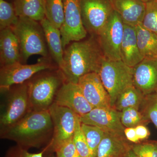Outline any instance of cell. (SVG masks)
I'll use <instances>...</instances> for the list:
<instances>
[{"instance_id": "9a60e30c", "label": "cell", "mask_w": 157, "mask_h": 157, "mask_svg": "<svg viewBox=\"0 0 157 157\" xmlns=\"http://www.w3.org/2000/svg\"><path fill=\"white\" fill-rule=\"evenodd\" d=\"M133 85L144 95L157 91V59H144L133 67Z\"/></svg>"}, {"instance_id": "6da1fadb", "label": "cell", "mask_w": 157, "mask_h": 157, "mask_svg": "<svg viewBox=\"0 0 157 157\" xmlns=\"http://www.w3.org/2000/svg\"><path fill=\"white\" fill-rule=\"evenodd\" d=\"M97 37L72 42L64 51L63 63L59 70L67 82L78 83L80 78L92 73H99L104 58Z\"/></svg>"}, {"instance_id": "5b68a950", "label": "cell", "mask_w": 157, "mask_h": 157, "mask_svg": "<svg viewBox=\"0 0 157 157\" xmlns=\"http://www.w3.org/2000/svg\"><path fill=\"white\" fill-rule=\"evenodd\" d=\"M19 43L21 61L25 63L34 55L48 58V46L40 22L27 17H19L11 27Z\"/></svg>"}, {"instance_id": "4fadbf2b", "label": "cell", "mask_w": 157, "mask_h": 157, "mask_svg": "<svg viewBox=\"0 0 157 157\" xmlns=\"http://www.w3.org/2000/svg\"><path fill=\"white\" fill-rule=\"evenodd\" d=\"M54 104L69 108L78 116L87 114L94 108L85 98L78 83L67 81L59 90Z\"/></svg>"}, {"instance_id": "83f0119b", "label": "cell", "mask_w": 157, "mask_h": 157, "mask_svg": "<svg viewBox=\"0 0 157 157\" xmlns=\"http://www.w3.org/2000/svg\"><path fill=\"white\" fill-rule=\"evenodd\" d=\"M121 120L125 128H135L139 125H147L149 122L145 119L139 109L134 107L121 111Z\"/></svg>"}, {"instance_id": "52a82bcc", "label": "cell", "mask_w": 157, "mask_h": 157, "mask_svg": "<svg viewBox=\"0 0 157 157\" xmlns=\"http://www.w3.org/2000/svg\"><path fill=\"white\" fill-rule=\"evenodd\" d=\"M48 58L42 57L36 63L27 65L21 62L1 67L0 70L1 92L15 85L22 84L35 74L43 70L56 69Z\"/></svg>"}, {"instance_id": "1f68e13d", "label": "cell", "mask_w": 157, "mask_h": 157, "mask_svg": "<svg viewBox=\"0 0 157 157\" xmlns=\"http://www.w3.org/2000/svg\"><path fill=\"white\" fill-rule=\"evenodd\" d=\"M46 148L44 147L42 151L37 153H32L28 150L23 148L16 144L11 147L6 151L4 157H44Z\"/></svg>"}, {"instance_id": "ba28073f", "label": "cell", "mask_w": 157, "mask_h": 157, "mask_svg": "<svg viewBox=\"0 0 157 157\" xmlns=\"http://www.w3.org/2000/svg\"><path fill=\"white\" fill-rule=\"evenodd\" d=\"M53 126V134L50 143L45 147V152H53L60 144L73 138L78 116L67 107L54 104L49 109Z\"/></svg>"}, {"instance_id": "f1b7e54d", "label": "cell", "mask_w": 157, "mask_h": 157, "mask_svg": "<svg viewBox=\"0 0 157 157\" xmlns=\"http://www.w3.org/2000/svg\"><path fill=\"white\" fill-rule=\"evenodd\" d=\"M141 24L145 28L157 35V0L146 3L145 14Z\"/></svg>"}, {"instance_id": "d4e9b609", "label": "cell", "mask_w": 157, "mask_h": 157, "mask_svg": "<svg viewBox=\"0 0 157 157\" xmlns=\"http://www.w3.org/2000/svg\"><path fill=\"white\" fill-rule=\"evenodd\" d=\"M81 126L90 150L92 157H96L98 147L105 132L100 128L91 125L81 123Z\"/></svg>"}, {"instance_id": "2e32d148", "label": "cell", "mask_w": 157, "mask_h": 157, "mask_svg": "<svg viewBox=\"0 0 157 157\" xmlns=\"http://www.w3.org/2000/svg\"><path fill=\"white\" fill-rule=\"evenodd\" d=\"M113 10L124 24L135 27L142 23L146 3L141 0H110Z\"/></svg>"}, {"instance_id": "d6986e66", "label": "cell", "mask_w": 157, "mask_h": 157, "mask_svg": "<svg viewBox=\"0 0 157 157\" xmlns=\"http://www.w3.org/2000/svg\"><path fill=\"white\" fill-rule=\"evenodd\" d=\"M132 144L125 137L105 132L98 147L96 157H124L131 149Z\"/></svg>"}, {"instance_id": "7402d4cb", "label": "cell", "mask_w": 157, "mask_h": 157, "mask_svg": "<svg viewBox=\"0 0 157 157\" xmlns=\"http://www.w3.org/2000/svg\"><path fill=\"white\" fill-rule=\"evenodd\" d=\"M13 5L18 17L39 22L45 17V0H14Z\"/></svg>"}, {"instance_id": "d590c367", "label": "cell", "mask_w": 157, "mask_h": 157, "mask_svg": "<svg viewBox=\"0 0 157 157\" xmlns=\"http://www.w3.org/2000/svg\"><path fill=\"white\" fill-rule=\"evenodd\" d=\"M124 157H138L137 155L135 154V152L133 151L132 149V148L127 152L126 154Z\"/></svg>"}, {"instance_id": "7a4b0ae2", "label": "cell", "mask_w": 157, "mask_h": 157, "mask_svg": "<svg viewBox=\"0 0 157 157\" xmlns=\"http://www.w3.org/2000/svg\"><path fill=\"white\" fill-rule=\"evenodd\" d=\"M53 134V123L49 110H33L0 134V137L14 141L17 145L29 150L44 148L50 143Z\"/></svg>"}, {"instance_id": "8992f818", "label": "cell", "mask_w": 157, "mask_h": 157, "mask_svg": "<svg viewBox=\"0 0 157 157\" xmlns=\"http://www.w3.org/2000/svg\"><path fill=\"white\" fill-rule=\"evenodd\" d=\"M104 87L109 94L111 107L118 96L124 90L133 85V67L121 60H102L99 73Z\"/></svg>"}, {"instance_id": "4dcf8cb0", "label": "cell", "mask_w": 157, "mask_h": 157, "mask_svg": "<svg viewBox=\"0 0 157 157\" xmlns=\"http://www.w3.org/2000/svg\"><path fill=\"white\" fill-rule=\"evenodd\" d=\"M73 140L80 157H92L90 150L82 130L78 116Z\"/></svg>"}, {"instance_id": "3957f363", "label": "cell", "mask_w": 157, "mask_h": 157, "mask_svg": "<svg viewBox=\"0 0 157 157\" xmlns=\"http://www.w3.org/2000/svg\"><path fill=\"white\" fill-rule=\"evenodd\" d=\"M59 68L40 71L27 81L32 111L48 110L66 82Z\"/></svg>"}, {"instance_id": "836d02e7", "label": "cell", "mask_w": 157, "mask_h": 157, "mask_svg": "<svg viewBox=\"0 0 157 157\" xmlns=\"http://www.w3.org/2000/svg\"><path fill=\"white\" fill-rule=\"evenodd\" d=\"M136 135L140 141L147 140L150 135V132L145 125H139L135 127Z\"/></svg>"}, {"instance_id": "7c38bea8", "label": "cell", "mask_w": 157, "mask_h": 157, "mask_svg": "<svg viewBox=\"0 0 157 157\" xmlns=\"http://www.w3.org/2000/svg\"><path fill=\"white\" fill-rule=\"evenodd\" d=\"M121 113L112 107H96L87 114L78 116V118L81 123L98 127L108 134L125 137Z\"/></svg>"}, {"instance_id": "ffe728a7", "label": "cell", "mask_w": 157, "mask_h": 157, "mask_svg": "<svg viewBox=\"0 0 157 157\" xmlns=\"http://www.w3.org/2000/svg\"><path fill=\"white\" fill-rule=\"evenodd\" d=\"M42 26L48 48L59 69L63 63L64 49L59 29L54 26L46 17L40 21Z\"/></svg>"}, {"instance_id": "277c9868", "label": "cell", "mask_w": 157, "mask_h": 157, "mask_svg": "<svg viewBox=\"0 0 157 157\" xmlns=\"http://www.w3.org/2000/svg\"><path fill=\"white\" fill-rule=\"evenodd\" d=\"M3 95L0 113V134L8 130L32 111L26 82L2 92Z\"/></svg>"}, {"instance_id": "cb8c5ba5", "label": "cell", "mask_w": 157, "mask_h": 157, "mask_svg": "<svg viewBox=\"0 0 157 157\" xmlns=\"http://www.w3.org/2000/svg\"><path fill=\"white\" fill-rule=\"evenodd\" d=\"M45 17L52 24L60 29L64 18L63 0H45Z\"/></svg>"}, {"instance_id": "f546056e", "label": "cell", "mask_w": 157, "mask_h": 157, "mask_svg": "<svg viewBox=\"0 0 157 157\" xmlns=\"http://www.w3.org/2000/svg\"><path fill=\"white\" fill-rule=\"evenodd\" d=\"M131 148L138 157H157V140H147L132 143Z\"/></svg>"}, {"instance_id": "603a6c76", "label": "cell", "mask_w": 157, "mask_h": 157, "mask_svg": "<svg viewBox=\"0 0 157 157\" xmlns=\"http://www.w3.org/2000/svg\"><path fill=\"white\" fill-rule=\"evenodd\" d=\"M144 96L139 90L132 85L119 95L112 107L120 112L131 107L139 109Z\"/></svg>"}, {"instance_id": "484cf974", "label": "cell", "mask_w": 157, "mask_h": 157, "mask_svg": "<svg viewBox=\"0 0 157 157\" xmlns=\"http://www.w3.org/2000/svg\"><path fill=\"white\" fill-rule=\"evenodd\" d=\"M139 110L145 119L157 128V91L144 96Z\"/></svg>"}, {"instance_id": "8d00e7d4", "label": "cell", "mask_w": 157, "mask_h": 157, "mask_svg": "<svg viewBox=\"0 0 157 157\" xmlns=\"http://www.w3.org/2000/svg\"><path fill=\"white\" fill-rule=\"evenodd\" d=\"M44 157H57L56 154L53 152H45Z\"/></svg>"}, {"instance_id": "74e56055", "label": "cell", "mask_w": 157, "mask_h": 157, "mask_svg": "<svg viewBox=\"0 0 157 157\" xmlns=\"http://www.w3.org/2000/svg\"><path fill=\"white\" fill-rule=\"evenodd\" d=\"M55 153L56 154L57 157H64L60 153H59L56 152Z\"/></svg>"}, {"instance_id": "e0dca14e", "label": "cell", "mask_w": 157, "mask_h": 157, "mask_svg": "<svg viewBox=\"0 0 157 157\" xmlns=\"http://www.w3.org/2000/svg\"><path fill=\"white\" fill-rule=\"evenodd\" d=\"M121 58L125 64L131 67H134L143 60L138 48L135 27L124 24Z\"/></svg>"}, {"instance_id": "f35d334b", "label": "cell", "mask_w": 157, "mask_h": 157, "mask_svg": "<svg viewBox=\"0 0 157 157\" xmlns=\"http://www.w3.org/2000/svg\"><path fill=\"white\" fill-rule=\"evenodd\" d=\"M141 1H143L144 2L146 3L147 2H149V1H152V0H141Z\"/></svg>"}, {"instance_id": "ac0fdd59", "label": "cell", "mask_w": 157, "mask_h": 157, "mask_svg": "<svg viewBox=\"0 0 157 157\" xmlns=\"http://www.w3.org/2000/svg\"><path fill=\"white\" fill-rule=\"evenodd\" d=\"M0 61L1 67L21 63L19 43L11 28L0 32Z\"/></svg>"}, {"instance_id": "e575fe53", "label": "cell", "mask_w": 157, "mask_h": 157, "mask_svg": "<svg viewBox=\"0 0 157 157\" xmlns=\"http://www.w3.org/2000/svg\"><path fill=\"white\" fill-rule=\"evenodd\" d=\"M124 135L127 140L133 144L140 142V140L136 135L135 128H125Z\"/></svg>"}, {"instance_id": "4316f807", "label": "cell", "mask_w": 157, "mask_h": 157, "mask_svg": "<svg viewBox=\"0 0 157 157\" xmlns=\"http://www.w3.org/2000/svg\"><path fill=\"white\" fill-rule=\"evenodd\" d=\"M14 5L5 0H0V29L14 26L18 21Z\"/></svg>"}, {"instance_id": "8fae6325", "label": "cell", "mask_w": 157, "mask_h": 157, "mask_svg": "<svg viewBox=\"0 0 157 157\" xmlns=\"http://www.w3.org/2000/svg\"><path fill=\"white\" fill-rule=\"evenodd\" d=\"M63 23L60 29L64 49L71 42L83 40L87 32L82 18L80 0H63Z\"/></svg>"}, {"instance_id": "d6a6232c", "label": "cell", "mask_w": 157, "mask_h": 157, "mask_svg": "<svg viewBox=\"0 0 157 157\" xmlns=\"http://www.w3.org/2000/svg\"><path fill=\"white\" fill-rule=\"evenodd\" d=\"M53 152L59 153L64 157H80L73 142V138L57 146Z\"/></svg>"}, {"instance_id": "5bb4252c", "label": "cell", "mask_w": 157, "mask_h": 157, "mask_svg": "<svg viewBox=\"0 0 157 157\" xmlns=\"http://www.w3.org/2000/svg\"><path fill=\"white\" fill-rule=\"evenodd\" d=\"M78 84L85 98L94 108L111 107L109 94L98 73L84 75L79 79Z\"/></svg>"}, {"instance_id": "9c48e42d", "label": "cell", "mask_w": 157, "mask_h": 157, "mask_svg": "<svg viewBox=\"0 0 157 157\" xmlns=\"http://www.w3.org/2000/svg\"><path fill=\"white\" fill-rule=\"evenodd\" d=\"M80 4L85 28L98 37L114 11L110 0H80Z\"/></svg>"}, {"instance_id": "30bf717a", "label": "cell", "mask_w": 157, "mask_h": 157, "mask_svg": "<svg viewBox=\"0 0 157 157\" xmlns=\"http://www.w3.org/2000/svg\"><path fill=\"white\" fill-rule=\"evenodd\" d=\"M124 29L122 20L114 11L97 37L104 57L113 60H121V47Z\"/></svg>"}, {"instance_id": "44dd1931", "label": "cell", "mask_w": 157, "mask_h": 157, "mask_svg": "<svg viewBox=\"0 0 157 157\" xmlns=\"http://www.w3.org/2000/svg\"><path fill=\"white\" fill-rule=\"evenodd\" d=\"M135 29L138 48L143 59H157V35L141 23Z\"/></svg>"}]
</instances>
